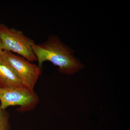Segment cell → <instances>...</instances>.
Here are the masks:
<instances>
[{"instance_id":"cell-5","label":"cell","mask_w":130,"mask_h":130,"mask_svg":"<svg viewBox=\"0 0 130 130\" xmlns=\"http://www.w3.org/2000/svg\"><path fill=\"white\" fill-rule=\"evenodd\" d=\"M22 86H23L21 81L12 68L0 55V88H18Z\"/></svg>"},{"instance_id":"cell-6","label":"cell","mask_w":130,"mask_h":130,"mask_svg":"<svg viewBox=\"0 0 130 130\" xmlns=\"http://www.w3.org/2000/svg\"><path fill=\"white\" fill-rule=\"evenodd\" d=\"M10 119L9 113L0 107V130H11Z\"/></svg>"},{"instance_id":"cell-7","label":"cell","mask_w":130,"mask_h":130,"mask_svg":"<svg viewBox=\"0 0 130 130\" xmlns=\"http://www.w3.org/2000/svg\"><path fill=\"white\" fill-rule=\"evenodd\" d=\"M3 51V49L2 44V43L1 40L0 38V55Z\"/></svg>"},{"instance_id":"cell-3","label":"cell","mask_w":130,"mask_h":130,"mask_svg":"<svg viewBox=\"0 0 130 130\" xmlns=\"http://www.w3.org/2000/svg\"><path fill=\"white\" fill-rule=\"evenodd\" d=\"M40 101V98L34 90L24 86L0 88V107L3 110L9 107L18 106V112H30L36 108Z\"/></svg>"},{"instance_id":"cell-4","label":"cell","mask_w":130,"mask_h":130,"mask_svg":"<svg viewBox=\"0 0 130 130\" xmlns=\"http://www.w3.org/2000/svg\"><path fill=\"white\" fill-rule=\"evenodd\" d=\"M1 55L12 68L23 86L34 90L35 86L41 74V68L22 56L9 51L3 50Z\"/></svg>"},{"instance_id":"cell-1","label":"cell","mask_w":130,"mask_h":130,"mask_svg":"<svg viewBox=\"0 0 130 130\" xmlns=\"http://www.w3.org/2000/svg\"><path fill=\"white\" fill-rule=\"evenodd\" d=\"M33 51L39 67L48 61L59 67L62 74H72L82 69L83 65L74 57L73 51L56 36H50L46 41L35 44Z\"/></svg>"},{"instance_id":"cell-2","label":"cell","mask_w":130,"mask_h":130,"mask_svg":"<svg viewBox=\"0 0 130 130\" xmlns=\"http://www.w3.org/2000/svg\"><path fill=\"white\" fill-rule=\"evenodd\" d=\"M0 38L3 51L16 53L31 63L37 61L33 50L35 42L21 31L1 24Z\"/></svg>"}]
</instances>
